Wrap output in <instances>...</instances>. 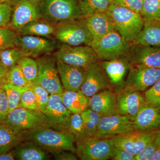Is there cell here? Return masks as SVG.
<instances>
[{
	"label": "cell",
	"mask_w": 160,
	"mask_h": 160,
	"mask_svg": "<svg viewBox=\"0 0 160 160\" xmlns=\"http://www.w3.org/2000/svg\"><path fill=\"white\" fill-rule=\"evenodd\" d=\"M152 160H160V149L159 147H158L155 152Z\"/></svg>",
	"instance_id": "49"
},
{
	"label": "cell",
	"mask_w": 160,
	"mask_h": 160,
	"mask_svg": "<svg viewBox=\"0 0 160 160\" xmlns=\"http://www.w3.org/2000/svg\"><path fill=\"white\" fill-rule=\"evenodd\" d=\"M160 79V68L139 65L131 66L126 81L117 89L145 91Z\"/></svg>",
	"instance_id": "11"
},
{
	"label": "cell",
	"mask_w": 160,
	"mask_h": 160,
	"mask_svg": "<svg viewBox=\"0 0 160 160\" xmlns=\"http://www.w3.org/2000/svg\"><path fill=\"white\" fill-rule=\"evenodd\" d=\"M53 37L72 46H90L93 40L86 18L57 25Z\"/></svg>",
	"instance_id": "4"
},
{
	"label": "cell",
	"mask_w": 160,
	"mask_h": 160,
	"mask_svg": "<svg viewBox=\"0 0 160 160\" xmlns=\"http://www.w3.org/2000/svg\"><path fill=\"white\" fill-rule=\"evenodd\" d=\"M101 66L113 86L119 88L122 85L126 72L131 66L126 58H122L109 61H102Z\"/></svg>",
	"instance_id": "22"
},
{
	"label": "cell",
	"mask_w": 160,
	"mask_h": 160,
	"mask_svg": "<svg viewBox=\"0 0 160 160\" xmlns=\"http://www.w3.org/2000/svg\"><path fill=\"white\" fill-rule=\"evenodd\" d=\"M116 93L118 113L129 117L133 121L141 109L147 104L140 92L120 89Z\"/></svg>",
	"instance_id": "17"
},
{
	"label": "cell",
	"mask_w": 160,
	"mask_h": 160,
	"mask_svg": "<svg viewBox=\"0 0 160 160\" xmlns=\"http://www.w3.org/2000/svg\"><path fill=\"white\" fill-rule=\"evenodd\" d=\"M3 122L23 131L28 132L39 127L49 128L47 118L42 112L21 107L9 112Z\"/></svg>",
	"instance_id": "10"
},
{
	"label": "cell",
	"mask_w": 160,
	"mask_h": 160,
	"mask_svg": "<svg viewBox=\"0 0 160 160\" xmlns=\"http://www.w3.org/2000/svg\"><path fill=\"white\" fill-rule=\"evenodd\" d=\"M140 14L144 22L160 19V0H144Z\"/></svg>",
	"instance_id": "33"
},
{
	"label": "cell",
	"mask_w": 160,
	"mask_h": 160,
	"mask_svg": "<svg viewBox=\"0 0 160 160\" xmlns=\"http://www.w3.org/2000/svg\"><path fill=\"white\" fill-rule=\"evenodd\" d=\"M71 151L63 150L52 153L53 158L57 160H77L78 159L75 155Z\"/></svg>",
	"instance_id": "46"
},
{
	"label": "cell",
	"mask_w": 160,
	"mask_h": 160,
	"mask_svg": "<svg viewBox=\"0 0 160 160\" xmlns=\"http://www.w3.org/2000/svg\"><path fill=\"white\" fill-rule=\"evenodd\" d=\"M132 44L160 46V19L145 22Z\"/></svg>",
	"instance_id": "26"
},
{
	"label": "cell",
	"mask_w": 160,
	"mask_h": 160,
	"mask_svg": "<svg viewBox=\"0 0 160 160\" xmlns=\"http://www.w3.org/2000/svg\"><path fill=\"white\" fill-rule=\"evenodd\" d=\"M134 130L156 131L160 129V108L148 104L138 112L133 121Z\"/></svg>",
	"instance_id": "21"
},
{
	"label": "cell",
	"mask_w": 160,
	"mask_h": 160,
	"mask_svg": "<svg viewBox=\"0 0 160 160\" xmlns=\"http://www.w3.org/2000/svg\"><path fill=\"white\" fill-rule=\"evenodd\" d=\"M53 54L58 61L84 69L99 61L94 50L89 46H72L61 43Z\"/></svg>",
	"instance_id": "8"
},
{
	"label": "cell",
	"mask_w": 160,
	"mask_h": 160,
	"mask_svg": "<svg viewBox=\"0 0 160 160\" xmlns=\"http://www.w3.org/2000/svg\"><path fill=\"white\" fill-rule=\"evenodd\" d=\"M10 68L6 67L0 62V89L7 83V75Z\"/></svg>",
	"instance_id": "47"
},
{
	"label": "cell",
	"mask_w": 160,
	"mask_h": 160,
	"mask_svg": "<svg viewBox=\"0 0 160 160\" xmlns=\"http://www.w3.org/2000/svg\"><path fill=\"white\" fill-rule=\"evenodd\" d=\"M129 45L116 30L102 37L92 40L90 46L99 61H104L125 56Z\"/></svg>",
	"instance_id": "7"
},
{
	"label": "cell",
	"mask_w": 160,
	"mask_h": 160,
	"mask_svg": "<svg viewBox=\"0 0 160 160\" xmlns=\"http://www.w3.org/2000/svg\"><path fill=\"white\" fill-rule=\"evenodd\" d=\"M30 87L35 95L39 109L44 113L47 108L50 94L45 88L39 85L31 84Z\"/></svg>",
	"instance_id": "38"
},
{
	"label": "cell",
	"mask_w": 160,
	"mask_h": 160,
	"mask_svg": "<svg viewBox=\"0 0 160 160\" xmlns=\"http://www.w3.org/2000/svg\"><path fill=\"white\" fill-rule=\"evenodd\" d=\"M17 65L22 69L23 74L29 84H32L36 79L38 74V64L36 59L24 57L19 60Z\"/></svg>",
	"instance_id": "32"
},
{
	"label": "cell",
	"mask_w": 160,
	"mask_h": 160,
	"mask_svg": "<svg viewBox=\"0 0 160 160\" xmlns=\"http://www.w3.org/2000/svg\"><path fill=\"white\" fill-rule=\"evenodd\" d=\"M158 146L155 142L149 144L134 157V160H152Z\"/></svg>",
	"instance_id": "43"
},
{
	"label": "cell",
	"mask_w": 160,
	"mask_h": 160,
	"mask_svg": "<svg viewBox=\"0 0 160 160\" xmlns=\"http://www.w3.org/2000/svg\"><path fill=\"white\" fill-rule=\"evenodd\" d=\"M86 77L81 90L86 96L91 97L102 90L112 89L113 85L98 62L86 68Z\"/></svg>",
	"instance_id": "16"
},
{
	"label": "cell",
	"mask_w": 160,
	"mask_h": 160,
	"mask_svg": "<svg viewBox=\"0 0 160 160\" xmlns=\"http://www.w3.org/2000/svg\"><path fill=\"white\" fill-rule=\"evenodd\" d=\"M76 154L82 160H106L110 159L114 147L110 138L94 136L76 141Z\"/></svg>",
	"instance_id": "6"
},
{
	"label": "cell",
	"mask_w": 160,
	"mask_h": 160,
	"mask_svg": "<svg viewBox=\"0 0 160 160\" xmlns=\"http://www.w3.org/2000/svg\"><path fill=\"white\" fill-rule=\"evenodd\" d=\"M11 151L16 160H50L51 158L49 152L31 140L21 142Z\"/></svg>",
	"instance_id": "23"
},
{
	"label": "cell",
	"mask_w": 160,
	"mask_h": 160,
	"mask_svg": "<svg viewBox=\"0 0 160 160\" xmlns=\"http://www.w3.org/2000/svg\"><path fill=\"white\" fill-rule=\"evenodd\" d=\"M144 96L148 105L153 107L160 106V79L145 92Z\"/></svg>",
	"instance_id": "39"
},
{
	"label": "cell",
	"mask_w": 160,
	"mask_h": 160,
	"mask_svg": "<svg viewBox=\"0 0 160 160\" xmlns=\"http://www.w3.org/2000/svg\"><path fill=\"white\" fill-rule=\"evenodd\" d=\"M44 114L48 120L49 128L68 132L72 113L63 104L62 94H50Z\"/></svg>",
	"instance_id": "12"
},
{
	"label": "cell",
	"mask_w": 160,
	"mask_h": 160,
	"mask_svg": "<svg viewBox=\"0 0 160 160\" xmlns=\"http://www.w3.org/2000/svg\"><path fill=\"white\" fill-rule=\"evenodd\" d=\"M112 0H82L79 2L80 9L84 18L95 13L106 12Z\"/></svg>",
	"instance_id": "29"
},
{
	"label": "cell",
	"mask_w": 160,
	"mask_h": 160,
	"mask_svg": "<svg viewBox=\"0 0 160 160\" xmlns=\"http://www.w3.org/2000/svg\"><path fill=\"white\" fill-rule=\"evenodd\" d=\"M58 72L65 90H80L86 77V69L57 60Z\"/></svg>",
	"instance_id": "19"
},
{
	"label": "cell",
	"mask_w": 160,
	"mask_h": 160,
	"mask_svg": "<svg viewBox=\"0 0 160 160\" xmlns=\"http://www.w3.org/2000/svg\"><path fill=\"white\" fill-rule=\"evenodd\" d=\"M68 132L73 137L76 141L87 137L81 114L72 113L69 121Z\"/></svg>",
	"instance_id": "35"
},
{
	"label": "cell",
	"mask_w": 160,
	"mask_h": 160,
	"mask_svg": "<svg viewBox=\"0 0 160 160\" xmlns=\"http://www.w3.org/2000/svg\"><path fill=\"white\" fill-rule=\"evenodd\" d=\"M30 85L25 86H18L7 83L3 86L2 89L6 92L8 100L9 112L13 109L19 108L22 94L30 88Z\"/></svg>",
	"instance_id": "30"
},
{
	"label": "cell",
	"mask_w": 160,
	"mask_h": 160,
	"mask_svg": "<svg viewBox=\"0 0 160 160\" xmlns=\"http://www.w3.org/2000/svg\"><path fill=\"white\" fill-rule=\"evenodd\" d=\"M144 0H112V2L118 6L124 7L140 13Z\"/></svg>",
	"instance_id": "42"
},
{
	"label": "cell",
	"mask_w": 160,
	"mask_h": 160,
	"mask_svg": "<svg viewBox=\"0 0 160 160\" xmlns=\"http://www.w3.org/2000/svg\"><path fill=\"white\" fill-rule=\"evenodd\" d=\"M24 57H29L26 52L16 47L2 50L0 53V62L8 68L17 65L18 61Z\"/></svg>",
	"instance_id": "34"
},
{
	"label": "cell",
	"mask_w": 160,
	"mask_h": 160,
	"mask_svg": "<svg viewBox=\"0 0 160 160\" xmlns=\"http://www.w3.org/2000/svg\"><path fill=\"white\" fill-rule=\"evenodd\" d=\"M155 142L157 145L158 147L160 149V129L158 130L156 137L154 140Z\"/></svg>",
	"instance_id": "50"
},
{
	"label": "cell",
	"mask_w": 160,
	"mask_h": 160,
	"mask_svg": "<svg viewBox=\"0 0 160 160\" xmlns=\"http://www.w3.org/2000/svg\"><path fill=\"white\" fill-rule=\"evenodd\" d=\"M86 19L93 39L116 30L112 20L106 12L95 13Z\"/></svg>",
	"instance_id": "24"
},
{
	"label": "cell",
	"mask_w": 160,
	"mask_h": 160,
	"mask_svg": "<svg viewBox=\"0 0 160 160\" xmlns=\"http://www.w3.org/2000/svg\"><path fill=\"white\" fill-rule=\"evenodd\" d=\"M10 0H0V3H9Z\"/></svg>",
	"instance_id": "52"
},
{
	"label": "cell",
	"mask_w": 160,
	"mask_h": 160,
	"mask_svg": "<svg viewBox=\"0 0 160 160\" xmlns=\"http://www.w3.org/2000/svg\"><path fill=\"white\" fill-rule=\"evenodd\" d=\"M1 51H2V50H0V53H1Z\"/></svg>",
	"instance_id": "54"
},
{
	"label": "cell",
	"mask_w": 160,
	"mask_h": 160,
	"mask_svg": "<svg viewBox=\"0 0 160 160\" xmlns=\"http://www.w3.org/2000/svg\"><path fill=\"white\" fill-rule=\"evenodd\" d=\"M124 57L131 66L160 68V46L131 43Z\"/></svg>",
	"instance_id": "15"
},
{
	"label": "cell",
	"mask_w": 160,
	"mask_h": 160,
	"mask_svg": "<svg viewBox=\"0 0 160 160\" xmlns=\"http://www.w3.org/2000/svg\"><path fill=\"white\" fill-rule=\"evenodd\" d=\"M159 107H160V106H159Z\"/></svg>",
	"instance_id": "55"
},
{
	"label": "cell",
	"mask_w": 160,
	"mask_h": 160,
	"mask_svg": "<svg viewBox=\"0 0 160 160\" xmlns=\"http://www.w3.org/2000/svg\"><path fill=\"white\" fill-rule=\"evenodd\" d=\"M116 31L126 42L131 44L142 29L144 20L140 13L112 2L106 11Z\"/></svg>",
	"instance_id": "3"
},
{
	"label": "cell",
	"mask_w": 160,
	"mask_h": 160,
	"mask_svg": "<svg viewBox=\"0 0 160 160\" xmlns=\"http://www.w3.org/2000/svg\"><path fill=\"white\" fill-rule=\"evenodd\" d=\"M29 2H30L33 4V5H36L40 1V0H29Z\"/></svg>",
	"instance_id": "51"
},
{
	"label": "cell",
	"mask_w": 160,
	"mask_h": 160,
	"mask_svg": "<svg viewBox=\"0 0 160 160\" xmlns=\"http://www.w3.org/2000/svg\"><path fill=\"white\" fill-rule=\"evenodd\" d=\"M9 113V105L6 92L0 89V122H4Z\"/></svg>",
	"instance_id": "45"
},
{
	"label": "cell",
	"mask_w": 160,
	"mask_h": 160,
	"mask_svg": "<svg viewBox=\"0 0 160 160\" xmlns=\"http://www.w3.org/2000/svg\"><path fill=\"white\" fill-rule=\"evenodd\" d=\"M36 6L40 18L55 26L84 18L77 0H40Z\"/></svg>",
	"instance_id": "1"
},
{
	"label": "cell",
	"mask_w": 160,
	"mask_h": 160,
	"mask_svg": "<svg viewBox=\"0 0 160 160\" xmlns=\"http://www.w3.org/2000/svg\"><path fill=\"white\" fill-rule=\"evenodd\" d=\"M7 82L18 86H25L30 85L22 71L17 64L9 69L7 75Z\"/></svg>",
	"instance_id": "36"
},
{
	"label": "cell",
	"mask_w": 160,
	"mask_h": 160,
	"mask_svg": "<svg viewBox=\"0 0 160 160\" xmlns=\"http://www.w3.org/2000/svg\"><path fill=\"white\" fill-rule=\"evenodd\" d=\"M133 121L129 117L116 113L101 118L95 136L111 138L133 131Z\"/></svg>",
	"instance_id": "13"
},
{
	"label": "cell",
	"mask_w": 160,
	"mask_h": 160,
	"mask_svg": "<svg viewBox=\"0 0 160 160\" xmlns=\"http://www.w3.org/2000/svg\"><path fill=\"white\" fill-rule=\"evenodd\" d=\"M135 155L125 149L114 146L110 159L113 160H134Z\"/></svg>",
	"instance_id": "44"
},
{
	"label": "cell",
	"mask_w": 160,
	"mask_h": 160,
	"mask_svg": "<svg viewBox=\"0 0 160 160\" xmlns=\"http://www.w3.org/2000/svg\"><path fill=\"white\" fill-rule=\"evenodd\" d=\"M12 8L9 3H0V28H9Z\"/></svg>",
	"instance_id": "41"
},
{
	"label": "cell",
	"mask_w": 160,
	"mask_h": 160,
	"mask_svg": "<svg viewBox=\"0 0 160 160\" xmlns=\"http://www.w3.org/2000/svg\"><path fill=\"white\" fill-rule=\"evenodd\" d=\"M15 158L12 152H7L0 154V160H14Z\"/></svg>",
	"instance_id": "48"
},
{
	"label": "cell",
	"mask_w": 160,
	"mask_h": 160,
	"mask_svg": "<svg viewBox=\"0 0 160 160\" xmlns=\"http://www.w3.org/2000/svg\"><path fill=\"white\" fill-rule=\"evenodd\" d=\"M64 105L72 114L81 113L89 108V97L86 96L81 90L67 91L62 93Z\"/></svg>",
	"instance_id": "27"
},
{
	"label": "cell",
	"mask_w": 160,
	"mask_h": 160,
	"mask_svg": "<svg viewBox=\"0 0 160 160\" xmlns=\"http://www.w3.org/2000/svg\"><path fill=\"white\" fill-rule=\"evenodd\" d=\"M27 132L4 122H0V154L11 151L18 144L26 140Z\"/></svg>",
	"instance_id": "25"
},
{
	"label": "cell",
	"mask_w": 160,
	"mask_h": 160,
	"mask_svg": "<svg viewBox=\"0 0 160 160\" xmlns=\"http://www.w3.org/2000/svg\"><path fill=\"white\" fill-rule=\"evenodd\" d=\"M26 140L37 143L44 150L52 153L67 150L76 153L75 139L69 132L47 127H39L27 132Z\"/></svg>",
	"instance_id": "2"
},
{
	"label": "cell",
	"mask_w": 160,
	"mask_h": 160,
	"mask_svg": "<svg viewBox=\"0 0 160 160\" xmlns=\"http://www.w3.org/2000/svg\"><path fill=\"white\" fill-rule=\"evenodd\" d=\"M55 26L39 18L32 20L15 31L20 35H32L43 37H53Z\"/></svg>",
	"instance_id": "28"
},
{
	"label": "cell",
	"mask_w": 160,
	"mask_h": 160,
	"mask_svg": "<svg viewBox=\"0 0 160 160\" xmlns=\"http://www.w3.org/2000/svg\"><path fill=\"white\" fill-rule=\"evenodd\" d=\"M89 108L103 116L118 113L116 93L106 89L89 97Z\"/></svg>",
	"instance_id": "20"
},
{
	"label": "cell",
	"mask_w": 160,
	"mask_h": 160,
	"mask_svg": "<svg viewBox=\"0 0 160 160\" xmlns=\"http://www.w3.org/2000/svg\"><path fill=\"white\" fill-rule=\"evenodd\" d=\"M17 35L15 30L9 27L0 28V50L16 47L15 42Z\"/></svg>",
	"instance_id": "37"
},
{
	"label": "cell",
	"mask_w": 160,
	"mask_h": 160,
	"mask_svg": "<svg viewBox=\"0 0 160 160\" xmlns=\"http://www.w3.org/2000/svg\"><path fill=\"white\" fill-rule=\"evenodd\" d=\"M61 44L53 37L18 34L15 42L16 47L35 59L54 53Z\"/></svg>",
	"instance_id": "9"
},
{
	"label": "cell",
	"mask_w": 160,
	"mask_h": 160,
	"mask_svg": "<svg viewBox=\"0 0 160 160\" xmlns=\"http://www.w3.org/2000/svg\"><path fill=\"white\" fill-rule=\"evenodd\" d=\"M12 8L9 28L16 30L22 28L32 20L39 19L36 5L29 0H10Z\"/></svg>",
	"instance_id": "18"
},
{
	"label": "cell",
	"mask_w": 160,
	"mask_h": 160,
	"mask_svg": "<svg viewBox=\"0 0 160 160\" xmlns=\"http://www.w3.org/2000/svg\"><path fill=\"white\" fill-rule=\"evenodd\" d=\"M20 107L29 110H40L35 95L30 87L29 89L22 94L20 101Z\"/></svg>",
	"instance_id": "40"
},
{
	"label": "cell",
	"mask_w": 160,
	"mask_h": 160,
	"mask_svg": "<svg viewBox=\"0 0 160 160\" xmlns=\"http://www.w3.org/2000/svg\"><path fill=\"white\" fill-rule=\"evenodd\" d=\"M77 1H78V2H81V1H82V0H77Z\"/></svg>",
	"instance_id": "53"
},
{
	"label": "cell",
	"mask_w": 160,
	"mask_h": 160,
	"mask_svg": "<svg viewBox=\"0 0 160 160\" xmlns=\"http://www.w3.org/2000/svg\"><path fill=\"white\" fill-rule=\"evenodd\" d=\"M158 130L142 131L134 130L110 138L115 146L129 152L134 155L154 142Z\"/></svg>",
	"instance_id": "14"
},
{
	"label": "cell",
	"mask_w": 160,
	"mask_h": 160,
	"mask_svg": "<svg viewBox=\"0 0 160 160\" xmlns=\"http://www.w3.org/2000/svg\"><path fill=\"white\" fill-rule=\"evenodd\" d=\"M38 70L36 79L32 83L39 85L50 94H62L64 92L58 72L57 60L53 53L36 58Z\"/></svg>",
	"instance_id": "5"
},
{
	"label": "cell",
	"mask_w": 160,
	"mask_h": 160,
	"mask_svg": "<svg viewBox=\"0 0 160 160\" xmlns=\"http://www.w3.org/2000/svg\"><path fill=\"white\" fill-rule=\"evenodd\" d=\"M86 136H94L97 132L98 126L102 116L88 108L81 113Z\"/></svg>",
	"instance_id": "31"
}]
</instances>
